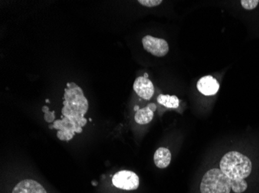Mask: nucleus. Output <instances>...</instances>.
<instances>
[{
  "mask_svg": "<svg viewBox=\"0 0 259 193\" xmlns=\"http://www.w3.org/2000/svg\"><path fill=\"white\" fill-rule=\"evenodd\" d=\"M12 193H47L44 187L34 180L26 179L20 181Z\"/></svg>",
  "mask_w": 259,
  "mask_h": 193,
  "instance_id": "nucleus-8",
  "label": "nucleus"
},
{
  "mask_svg": "<svg viewBox=\"0 0 259 193\" xmlns=\"http://www.w3.org/2000/svg\"><path fill=\"white\" fill-rule=\"evenodd\" d=\"M113 184L117 188L124 190H135L139 186V178L131 171L123 170L113 177Z\"/></svg>",
  "mask_w": 259,
  "mask_h": 193,
  "instance_id": "nucleus-4",
  "label": "nucleus"
},
{
  "mask_svg": "<svg viewBox=\"0 0 259 193\" xmlns=\"http://www.w3.org/2000/svg\"><path fill=\"white\" fill-rule=\"evenodd\" d=\"M240 4L243 8L247 11H252L258 5L259 1L258 0H241Z\"/></svg>",
  "mask_w": 259,
  "mask_h": 193,
  "instance_id": "nucleus-13",
  "label": "nucleus"
},
{
  "mask_svg": "<svg viewBox=\"0 0 259 193\" xmlns=\"http://www.w3.org/2000/svg\"><path fill=\"white\" fill-rule=\"evenodd\" d=\"M220 169L230 179H244L252 169L251 160L238 151H230L224 154L220 163Z\"/></svg>",
  "mask_w": 259,
  "mask_h": 193,
  "instance_id": "nucleus-2",
  "label": "nucleus"
},
{
  "mask_svg": "<svg viewBox=\"0 0 259 193\" xmlns=\"http://www.w3.org/2000/svg\"><path fill=\"white\" fill-rule=\"evenodd\" d=\"M197 89L203 95L212 96L217 94L220 84L217 79L212 76H205L197 82Z\"/></svg>",
  "mask_w": 259,
  "mask_h": 193,
  "instance_id": "nucleus-7",
  "label": "nucleus"
},
{
  "mask_svg": "<svg viewBox=\"0 0 259 193\" xmlns=\"http://www.w3.org/2000/svg\"><path fill=\"white\" fill-rule=\"evenodd\" d=\"M144 77H147H147H148V75H147V74H144Z\"/></svg>",
  "mask_w": 259,
  "mask_h": 193,
  "instance_id": "nucleus-15",
  "label": "nucleus"
},
{
  "mask_svg": "<svg viewBox=\"0 0 259 193\" xmlns=\"http://www.w3.org/2000/svg\"><path fill=\"white\" fill-rule=\"evenodd\" d=\"M171 152L168 148H159L154 153V164L158 168H167L171 162Z\"/></svg>",
  "mask_w": 259,
  "mask_h": 193,
  "instance_id": "nucleus-10",
  "label": "nucleus"
},
{
  "mask_svg": "<svg viewBox=\"0 0 259 193\" xmlns=\"http://www.w3.org/2000/svg\"><path fill=\"white\" fill-rule=\"evenodd\" d=\"M247 183L244 179H231V189L235 193H242L247 189Z\"/></svg>",
  "mask_w": 259,
  "mask_h": 193,
  "instance_id": "nucleus-12",
  "label": "nucleus"
},
{
  "mask_svg": "<svg viewBox=\"0 0 259 193\" xmlns=\"http://www.w3.org/2000/svg\"><path fill=\"white\" fill-rule=\"evenodd\" d=\"M142 44L144 50L155 57H164L169 51V47L165 40L156 38L152 36H145L142 39Z\"/></svg>",
  "mask_w": 259,
  "mask_h": 193,
  "instance_id": "nucleus-5",
  "label": "nucleus"
},
{
  "mask_svg": "<svg viewBox=\"0 0 259 193\" xmlns=\"http://www.w3.org/2000/svg\"><path fill=\"white\" fill-rule=\"evenodd\" d=\"M64 99L61 112L65 118L57 122L60 125L55 128L61 130L58 133V138L68 141L71 139L75 131L81 132V127L87 124L84 115L88 111L89 102L82 89L75 83L67 84V88L64 89Z\"/></svg>",
  "mask_w": 259,
  "mask_h": 193,
  "instance_id": "nucleus-1",
  "label": "nucleus"
},
{
  "mask_svg": "<svg viewBox=\"0 0 259 193\" xmlns=\"http://www.w3.org/2000/svg\"><path fill=\"white\" fill-rule=\"evenodd\" d=\"M134 90L137 95L147 101L151 99L154 94L152 82L145 77H137L134 83Z\"/></svg>",
  "mask_w": 259,
  "mask_h": 193,
  "instance_id": "nucleus-6",
  "label": "nucleus"
},
{
  "mask_svg": "<svg viewBox=\"0 0 259 193\" xmlns=\"http://www.w3.org/2000/svg\"><path fill=\"white\" fill-rule=\"evenodd\" d=\"M156 110L154 104H150L145 108L139 109L134 115V120L139 124H147L152 121L154 118V111Z\"/></svg>",
  "mask_w": 259,
  "mask_h": 193,
  "instance_id": "nucleus-9",
  "label": "nucleus"
},
{
  "mask_svg": "<svg viewBox=\"0 0 259 193\" xmlns=\"http://www.w3.org/2000/svg\"><path fill=\"white\" fill-rule=\"evenodd\" d=\"M157 101L160 104L168 108H177L180 106V100L175 95L160 94L157 98Z\"/></svg>",
  "mask_w": 259,
  "mask_h": 193,
  "instance_id": "nucleus-11",
  "label": "nucleus"
},
{
  "mask_svg": "<svg viewBox=\"0 0 259 193\" xmlns=\"http://www.w3.org/2000/svg\"><path fill=\"white\" fill-rule=\"evenodd\" d=\"M231 179L218 168L209 170L200 184L201 193H230Z\"/></svg>",
  "mask_w": 259,
  "mask_h": 193,
  "instance_id": "nucleus-3",
  "label": "nucleus"
},
{
  "mask_svg": "<svg viewBox=\"0 0 259 193\" xmlns=\"http://www.w3.org/2000/svg\"><path fill=\"white\" fill-rule=\"evenodd\" d=\"M138 3L146 7H155L161 4L162 0H139Z\"/></svg>",
  "mask_w": 259,
  "mask_h": 193,
  "instance_id": "nucleus-14",
  "label": "nucleus"
}]
</instances>
